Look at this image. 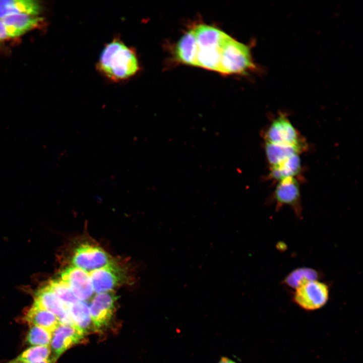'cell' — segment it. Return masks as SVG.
<instances>
[{
    "label": "cell",
    "mask_w": 363,
    "mask_h": 363,
    "mask_svg": "<svg viewBox=\"0 0 363 363\" xmlns=\"http://www.w3.org/2000/svg\"><path fill=\"white\" fill-rule=\"evenodd\" d=\"M197 46L193 29L187 31L179 39L174 49V57L182 64L197 66Z\"/></svg>",
    "instance_id": "cell-14"
},
{
    "label": "cell",
    "mask_w": 363,
    "mask_h": 363,
    "mask_svg": "<svg viewBox=\"0 0 363 363\" xmlns=\"http://www.w3.org/2000/svg\"><path fill=\"white\" fill-rule=\"evenodd\" d=\"M256 69L250 47L227 34L220 49L218 73L244 75Z\"/></svg>",
    "instance_id": "cell-3"
},
{
    "label": "cell",
    "mask_w": 363,
    "mask_h": 363,
    "mask_svg": "<svg viewBox=\"0 0 363 363\" xmlns=\"http://www.w3.org/2000/svg\"><path fill=\"white\" fill-rule=\"evenodd\" d=\"M120 274L113 262L90 272L94 291L99 293L111 291L120 281Z\"/></svg>",
    "instance_id": "cell-12"
},
{
    "label": "cell",
    "mask_w": 363,
    "mask_h": 363,
    "mask_svg": "<svg viewBox=\"0 0 363 363\" xmlns=\"http://www.w3.org/2000/svg\"><path fill=\"white\" fill-rule=\"evenodd\" d=\"M300 169L301 161L299 154H295L279 164L270 167V176L278 182L285 178L294 177Z\"/></svg>",
    "instance_id": "cell-19"
},
{
    "label": "cell",
    "mask_w": 363,
    "mask_h": 363,
    "mask_svg": "<svg viewBox=\"0 0 363 363\" xmlns=\"http://www.w3.org/2000/svg\"><path fill=\"white\" fill-rule=\"evenodd\" d=\"M51 350L48 346H36L27 348L8 363H33L48 359Z\"/></svg>",
    "instance_id": "cell-21"
},
{
    "label": "cell",
    "mask_w": 363,
    "mask_h": 363,
    "mask_svg": "<svg viewBox=\"0 0 363 363\" xmlns=\"http://www.w3.org/2000/svg\"><path fill=\"white\" fill-rule=\"evenodd\" d=\"M112 263L109 256L103 249L89 244L79 246L72 258L73 266L89 273Z\"/></svg>",
    "instance_id": "cell-7"
},
{
    "label": "cell",
    "mask_w": 363,
    "mask_h": 363,
    "mask_svg": "<svg viewBox=\"0 0 363 363\" xmlns=\"http://www.w3.org/2000/svg\"><path fill=\"white\" fill-rule=\"evenodd\" d=\"M197 46V67L219 72L220 52L226 33L213 26L200 24L193 28Z\"/></svg>",
    "instance_id": "cell-2"
},
{
    "label": "cell",
    "mask_w": 363,
    "mask_h": 363,
    "mask_svg": "<svg viewBox=\"0 0 363 363\" xmlns=\"http://www.w3.org/2000/svg\"><path fill=\"white\" fill-rule=\"evenodd\" d=\"M61 279L69 284L79 300L89 299L94 292L89 273L80 268H67L62 273Z\"/></svg>",
    "instance_id": "cell-10"
},
{
    "label": "cell",
    "mask_w": 363,
    "mask_h": 363,
    "mask_svg": "<svg viewBox=\"0 0 363 363\" xmlns=\"http://www.w3.org/2000/svg\"><path fill=\"white\" fill-rule=\"evenodd\" d=\"M52 337V332L42 327L32 325L28 332L26 340L27 342L34 345L48 346Z\"/></svg>",
    "instance_id": "cell-23"
},
{
    "label": "cell",
    "mask_w": 363,
    "mask_h": 363,
    "mask_svg": "<svg viewBox=\"0 0 363 363\" xmlns=\"http://www.w3.org/2000/svg\"><path fill=\"white\" fill-rule=\"evenodd\" d=\"M48 286L68 306L79 300L73 293L69 284L61 279L51 281Z\"/></svg>",
    "instance_id": "cell-22"
},
{
    "label": "cell",
    "mask_w": 363,
    "mask_h": 363,
    "mask_svg": "<svg viewBox=\"0 0 363 363\" xmlns=\"http://www.w3.org/2000/svg\"><path fill=\"white\" fill-rule=\"evenodd\" d=\"M273 199L277 211H279L284 205L289 206L297 219H302L299 186L294 177L278 181L274 191Z\"/></svg>",
    "instance_id": "cell-6"
},
{
    "label": "cell",
    "mask_w": 363,
    "mask_h": 363,
    "mask_svg": "<svg viewBox=\"0 0 363 363\" xmlns=\"http://www.w3.org/2000/svg\"><path fill=\"white\" fill-rule=\"evenodd\" d=\"M97 69L106 78L118 82L135 76L140 70V65L134 49L115 38L102 49Z\"/></svg>",
    "instance_id": "cell-1"
},
{
    "label": "cell",
    "mask_w": 363,
    "mask_h": 363,
    "mask_svg": "<svg viewBox=\"0 0 363 363\" xmlns=\"http://www.w3.org/2000/svg\"><path fill=\"white\" fill-rule=\"evenodd\" d=\"M33 363H53V362H52V361L51 359H47V360H43L42 361L33 362Z\"/></svg>",
    "instance_id": "cell-26"
},
{
    "label": "cell",
    "mask_w": 363,
    "mask_h": 363,
    "mask_svg": "<svg viewBox=\"0 0 363 363\" xmlns=\"http://www.w3.org/2000/svg\"><path fill=\"white\" fill-rule=\"evenodd\" d=\"M265 142L274 144L290 146L306 149V144L290 121L283 114H280L271 123L267 129Z\"/></svg>",
    "instance_id": "cell-5"
},
{
    "label": "cell",
    "mask_w": 363,
    "mask_h": 363,
    "mask_svg": "<svg viewBox=\"0 0 363 363\" xmlns=\"http://www.w3.org/2000/svg\"><path fill=\"white\" fill-rule=\"evenodd\" d=\"M41 8L39 2L33 0H0V19L15 14L38 16Z\"/></svg>",
    "instance_id": "cell-15"
},
{
    "label": "cell",
    "mask_w": 363,
    "mask_h": 363,
    "mask_svg": "<svg viewBox=\"0 0 363 363\" xmlns=\"http://www.w3.org/2000/svg\"><path fill=\"white\" fill-rule=\"evenodd\" d=\"M25 321L52 332L60 324L58 318L52 313L34 305L24 317Z\"/></svg>",
    "instance_id": "cell-18"
},
{
    "label": "cell",
    "mask_w": 363,
    "mask_h": 363,
    "mask_svg": "<svg viewBox=\"0 0 363 363\" xmlns=\"http://www.w3.org/2000/svg\"><path fill=\"white\" fill-rule=\"evenodd\" d=\"M9 38L5 27L2 21L0 19V42Z\"/></svg>",
    "instance_id": "cell-24"
},
{
    "label": "cell",
    "mask_w": 363,
    "mask_h": 363,
    "mask_svg": "<svg viewBox=\"0 0 363 363\" xmlns=\"http://www.w3.org/2000/svg\"><path fill=\"white\" fill-rule=\"evenodd\" d=\"M331 284L322 280H312L294 290L292 299L293 302L304 310H319L328 301Z\"/></svg>",
    "instance_id": "cell-4"
},
{
    "label": "cell",
    "mask_w": 363,
    "mask_h": 363,
    "mask_svg": "<svg viewBox=\"0 0 363 363\" xmlns=\"http://www.w3.org/2000/svg\"><path fill=\"white\" fill-rule=\"evenodd\" d=\"M116 296L111 291L96 294L89 307L90 314L94 327L100 329L108 325L114 309Z\"/></svg>",
    "instance_id": "cell-8"
},
{
    "label": "cell",
    "mask_w": 363,
    "mask_h": 363,
    "mask_svg": "<svg viewBox=\"0 0 363 363\" xmlns=\"http://www.w3.org/2000/svg\"><path fill=\"white\" fill-rule=\"evenodd\" d=\"M68 310L76 328L84 334L91 330L94 325L86 303L78 300L69 305Z\"/></svg>",
    "instance_id": "cell-17"
},
{
    "label": "cell",
    "mask_w": 363,
    "mask_h": 363,
    "mask_svg": "<svg viewBox=\"0 0 363 363\" xmlns=\"http://www.w3.org/2000/svg\"><path fill=\"white\" fill-rule=\"evenodd\" d=\"M84 334L74 327L59 324L52 332L50 350L54 363L60 355L75 344L80 342Z\"/></svg>",
    "instance_id": "cell-11"
},
{
    "label": "cell",
    "mask_w": 363,
    "mask_h": 363,
    "mask_svg": "<svg viewBox=\"0 0 363 363\" xmlns=\"http://www.w3.org/2000/svg\"><path fill=\"white\" fill-rule=\"evenodd\" d=\"M9 37H19L36 28L42 21L38 16L15 14L1 19Z\"/></svg>",
    "instance_id": "cell-13"
},
{
    "label": "cell",
    "mask_w": 363,
    "mask_h": 363,
    "mask_svg": "<svg viewBox=\"0 0 363 363\" xmlns=\"http://www.w3.org/2000/svg\"><path fill=\"white\" fill-rule=\"evenodd\" d=\"M218 363H237L234 361L226 357H222Z\"/></svg>",
    "instance_id": "cell-25"
},
{
    "label": "cell",
    "mask_w": 363,
    "mask_h": 363,
    "mask_svg": "<svg viewBox=\"0 0 363 363\" xmlns=\"http://www.w3.org/2000/svg\"><path fill=\"white\" fill-rule=\"evenodd\" d=\"M33 305L54 314L60 324L74 327L68 306L52 292L48 285L40 289L35 294Z\"/></svg>",
    "instance_id": "cell-9"
},
{
    "label": "cell",
    "mask_w": 363,
    "mask_h": 363,
    "mask_svg": "<svg viewBox=\"0 0 363 363\" xmlns=\"http://www.w3.org/2000/svg\"><path fill=\"white\" fill-rule=\"evenodd\" d=\"M265 151L270 167L275 166L288 157L299 154L302 151L299 148L290 146L274 144L265 142Z\"/></svg>",
    "instance_id": "cell-20"
},
{
    "label": "cell",
    "mask_w": 363,
    "mask_h": 363,
    "mask_svg": "<svg viewBox=\"0 0 363 363\" xmlns=\"http://www.w3.org/2000/svg\"><path fill=\"white\" fill-rule=\"evenodd\" d=\"M324 274L321 271L309 267H300L289 272L282 280L281 283L295 290L307 282L322 280Z\"/></svg>",
    "instance_id": "cell-16"
}]
</instances>
